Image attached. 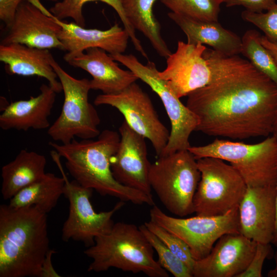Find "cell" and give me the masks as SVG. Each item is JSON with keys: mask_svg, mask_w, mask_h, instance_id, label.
<instances>
[{"mask_svg": "<svg viewBox=\"0 0 277 277\" xmlns=\"http://www.w3.org/2000/svg\"><path fill=\"white\" fill-rule=\"evenodd\" d=\"M272 135L277 138V116L274 123V128Z\"/></svg>", "mask_w": 277, "mask_h": 277, "instance_id": "cell-39", "label": "cell"}, {"mask_svg": "<svg viewBox=\"0 0 277 277\" xmlns=\"http://www.w3.org/2000/svg\"><path fill=\"white\" fill-rule=\"evenodd\" d=\"M274 258L275 262V267L270 270L268 273V276L269 277H277V251L275 254Z\"/></svg>", "mask_w": 277, "mask_h": 277, "instance_id": "cell-38", "label": "cell"}, {"mask_svg": "<svg viewBox=\"0 0 277 277\" xmlns=\"http://www.w3.org/2000/svg\"><path fill=\"white\" fill-rule=\"evenodd\" d=\"M276 185L248 186L239 206L240 233L256 243L272 242Z\"/></svg>", "mask_w": 277, "mask_h": 277, "instance_id": "cell-17", "label": "cell"}, {"mask_svg": "<svg viewBox=\"0 0 277 277\" xmlns=\"http://www.w3.org/2000/svg\"><path fill=\"white\" fill-rule=\"evenodd\" d=\"M47 161L35 151L23 149L15 158L2 168L1 193L10 200L19 191L44 176Z\"/></svg>", "mask_w": 277, "mask_h": 277, "instance_id": "cell-23", "label": "cell"}, {"mask_svg": "<svg viewBox=\"0 0 277 277\" xmlns=\"http://www.w3.org/2000/svg\"><path fill=\"white\" fill-rule=\"evenodd\" d=\"M51 65L57 74L64 92L61 112L48 129L47 134L55 142L66 144L75 137L92 139L101 133V120L95 107L89 101L90 80L76 78L54 59Z\"/></svg>", "mask_w": 277, "mask_h": 277, "instance_id": "cell-7", "label": "cell"}, {"mask_svg": "<svg viewBox=\"0 0 277 277\" xmlns=\"http://www.w3.org/2000/svg\"><path fill=\"white\" fill-rule=\"evenodd\" d=\"M275 224L273 237L272 242L275 246L277 247V182L276 185V197L275 204Z\"/></svg>", "mask_w": 277, "mask_h": 277, "instance_id": "cell-37", "label": "cell"}, {"mask_svg": "<svg viewBox=\"0 0 277 277\" xmlns=\"http://www.w3.org/2000/svg\"><path fill=\"white\" fill-rule=\"evenodd\" d=\"M196 161L201 173L193 198L196 215H222L239 208L248 187L239 172L219 158Z\"/></svg>", "mask_w": 277, "mask_h": 277, "instance_id": "cell-8", "label": "cell"}, {"mask_svg": "<svg viewBox=\"0 0 277 277\" xmlns=\"http://www.w3.org/2000/svg\"><path fill=\"white\" fill-rule=\"evenodd\" d=\"M206 47L179 41L175 52L166 58L167 66L159 75L180 98L208 85L212 74L203 56Z\"/></svg>", "mask_w": 277, "mask_h": 277, "instance_id": "cell-13", "label": "cell"}, {"mask_svg": "<svg viewBox=\"0 0 277 277\" xmlns=\"http://www.w3.org/2000/svg\"><path fill=\"white\" fill-rule=\"evenodd\" d=\"M1 44H24L41 49L64 50L58 38L61 27L50 12L27 0L18 7L14 19Z\"/></svg>", "mask_w": 277, "mask_h": 277, "instance_id": "cell-16", "label": "cell"}, {"mask_svg": "<svg viewBox=\"0 0 277 277\" xmlns=\"http://www.w3.org/2000/svg\"><path fill=\"white\" fill-rule=\"evenodd\" d=\"M47 214L35 206H0V277H41L49 248Z\"/></svg>", "mask_w": 277, "mask_h": 277, "instance_id": "cell-2", "label": "cell"}, {"mask_svg": "<svg viewBox=\"0 0 277 277\" xmlns=\"http://www.w3.org/2000/svg\"><path fill=\"white\" fill-rule=\"evenodd\" d=\"M120 140V133L105 129L101 132L96 140L77 141L74 138L66 144L49 142V145L65 159L69 174L83 187L123 202L153 206V196L125 186L114 177L111 160L117 150Z\"/></svg>", "mask_w": 277, "mask_h": 277, "instance_id": "cell-3", "label": "cell"}, {"mask_svg": "<svg viewBox=\"0 0 277 277\" xmlns=\"http://www.w3.org/2000/svg\"><path fill=\"white\" fill-rule=\"evenodd\" d=\"M144 225L192 271L195 260L189 246L183 240L151 220L145 222Z\"/></svg>", "mask_w": 277, "mask_h": 277, "instance_id": "cell-30", "label": "cell"}, {"mask_svg": "<svg viewBox=\"0 0 277 277\" xmlns=\"http://www.w3.org/2000/svg\"><path fill=\"white\" fill-rule=\"evenodd\" d=\"M156 251L159 264L175 277H193L191 270L144 224L139 226Z\"/></svg>", "mask_w": 277, "mask_h": 277, "instance_id": "cell-29", "label": "cell"}, {"mask_svg": "<svg viewBox=\"0 0 277 277\" xmlns=\"http://www.w3.org/2000/svg\"><path fill=\"white\" fill-rule=\"evenodd\" d=\"M262 35L254 29L248 30L241 38L242 53L250 63L277 85V65L268 50L262 44Z\"/></svg>", "mask_w": 277, "mask_h": 277, "instance_id": "cell-27", "label": "cell"}, {"mask_svg": "<svg viewBox=\"0 0 277 277\" xmlns=\"http://www.w3.org/2000/svg\"><path fill=\"white\" fill-rule=\"evenodd\" d=\"M200 177L196 160L188 150L157 157L149 174L151 188L161 202L181 217L194 212L193 198Z\"/></svg>", "mask_w": 277, "mask_h": 277, "instance_id": "cell-5", "label": "cell"}, {"mask_svg": "<svg viewBox=\"0 0 277 277\" xmlns=\"http://www.w3.org/2000/svg\"><path fill=\"white\" fill-rule=\"evenodd\" d=\"M171 12L199 21H218L223 0H160Z\"/></svg>", "mask_w": 277, "mask_h": 277, "instance_id": "cell-28", "label": "cell"}, {"mask_svg": "<svg viewBox=\"0 0 277 277\" xmlns=\"http://www.w3.org/2000/svg\"><path fill=\"white\" fill-rule=\"evenodd\" d=\"M188 150L196 160L214 157L229 162L248 187L276 184L277 138L272 135L254 144L216 138Z\"/></svg>", "mask_w": 277, "mask_h": 277, "instance_id": "cell-6", "label": "cell"}, {"mask_svg": "<svg viewBox=\"0 0 277 277\" xmlns=\"http://www.w3.org/2000/svg\"><path fill=\"white\" fill-rule=\"evenodd\" d=\"M39 93L27 100L9 104L0 115V128L27 131L30 129L43 130L50 125V115L57 93L48 84H42Z\"/></svg>", "mask_w": 277, "mask_h": 277, "instance_id": "cell-20", "label": "cell"}, {"mask_svg": "<svg viewBox=\"0 0 277 277\" xmlns=\"http://www.w3.org/2000/svg\"><path fill=\"white\" fill-rule=\"evenodd\" d=\"M23 0H0V19L8 28L12 23L17 9Z\"/></svg>", "mask_w": 277, "mask_h": 277, "instance_id": "cell-34", "label": "cell"}, {"mask_svg": "<svg viewBox=\"0 0 277 277\" xmlns=\"http://www.w3.org/2000/svg\"><path fill=\"white\" fill-rule=\"evenodd\" d=\"M54 59L49 49L18 43L0 45V61L5 64L7 73L44 77L55 92L59 93L63 88L51 65Z\"/></svg>", "mask_w": 277, "mask_h": 277, "instance_id": "cell-21", "label": "cell"}, {"mask_svg": "<svg viewBox=\"0 0 277 277\" xmlns=\"http://www.w3.org/2000/svg\"><path fill=\"white\" fill-rule=\"evenodd\" d=\"M256 245L240 233L226 234L206 256L195 260L193 277H238L248 266Z\"/></svg>", "mask_w": 277, "mask_h": 277, "instance_id": "cell-15", "label": "cell"}, {"mask_svg": "<svg viewBox=\"0 0 277 277\" xmlns=\"http://www.w3.org/2000/svg\"><path fill=\"white\" fill-rule=\"evenodd\" d=\"M120 140L111 160L115 179L121 184L152 196L145 138L132 130L124 120L118 129Z\"/></svg>", "mask_w": 277, "mask_h": 277, "instance_id": "cell-14", "label": "cell"}, {"mask_svg": "<svg viewBox=\"0 0 277 277\" xmlns=\"http://www.w3.org/2000/svg\"><path fill=\"white\" fill-rule=\"evenodd\" d=\"M55 251L49 249L42 265L41 277H60L61 275L54 269L52 263V256Z\"/></svg>", "mask_w": 277, "mask_h": 277, "instance_id": "cell-35", "label": "cell"}, {"mask_svg": "<svg viewBox=\"0 0 277 277\" xmlns=\"http://www.w3.org/2000/svg\"><path fill=\"white\" fill-rule=\"evenodd\" d=\"M96 1L105 3L114 9L122 22L124 29L128 32L134 48L144 57L148 58L141 41L136 36L135 30L126 18L121 0H61L50 9V12L60 20L71 18L76 24L84 27L85 21L82 12L83 7L87 2Z\"/></svg>", "mask_w": 277, "mask_h": 277, "instance_id": "cell-26", "label": "cell"}, {"mask_svg": "<svg viewBox=\"0 0 277 277\" xmlns=\"http://www.w3.org/2000/svg\"><path fill=\"white\" fill-rule=\"evenodd\" d=\"M168 15L186 34L188 43L208 45L229 55L241 53V38L224 28L218 21L194 19L172 12Z\"/></svg>", "mask_w": 277, "mask_h": 277, "instance_id": "cell-22", "label": "cell"}, {"mask_svg": "<svg viewBox=\"0 0 277 277\" xmlns=\"http://www.w3.org/2000/svg\"><path fill=\"white\" fill-rule=\"evenodd\" d=\"M111 55L115 61L126 66L138 79L147 84L163 103L170 122L171 131L168 144L161 156L188 150L191 146L189 137L196 130L198 118L181 102L166 81L159 76L155 63L148 61L144 65L132 54L118 53Z\"/></svg>", "mask_w": 277, "mask_h": 277, "instance_id": "cell-10", "label": "cell"}, {"mask_svg": "<svg viewBox=\"0 0 277 277\" xmlns=\"http://www.w3.org/2000/svg\"><path fill=\"white\" fill-rule=\"evenodd\" d=\"M157 0H121L129 23L149 41L162 57L167 58L172 52L161 33V26L154 16L152 8Z\"/></svg>", "mask_w": 277, "mask_h": 277, "instance_id": "cell-25", "label": "cell"}, {"mask_svg": "<svg viewBox=\"0 0 277 277\" xmlns=\"http://www.w3.org/2000/svg\"><path fill=\"white\" fill-rule=\"evenodd\" d=\"M261 42L270 52L277 65V43L270 42L264 35H262Z\"/></svg>", "mask_w": 277, "mask_h": 277, "instance_id": "cell-36", "label": "cell"}, {"mask_svg": "<svg viewBox=\"0 0 277 277\" xmlns=\"http://www.w3.org/2000/svg\"><path fill=\"white\" fill-rule=\"evenodd\" d=\"M150 220L183 240L195 260L206 256L223 235L240 233L239 208L222 215L184 218L169 216L154 204L150 210Z\"/></svg>", "mask_w": 277, "mask_h": 277, "instance_id": "cell-11", "label": "cell"}, {"mask_svg": "<svg viewBox=\"0 0 277 277\" xmlns=\"http://www.w3.org/2000/svg\"><path fill=\"white\" fill-rule=\"evenodd\" d=\"M94 104L117 109L132 130L150 141L157 157L162 155L170 132L160 120L148 94L136 82L117 93L97 95Z\"/></svg>", "mask_w": 277, "mask_h": 277, "instance_id": "cell-12", "label": "cell"}, {"mask_svg": "<svg viewBox=\"0 0 277 277\" xmlns=\"http://www.w3.org/2000/svg\"><path fill=\"white\" fill-rule=\"evenodd\" d=\"M242 19L250 23L260 30L270 42L277 43V4L264 13L245 10L241 13Z\"/></svg>", "mask_w": 277, "mask_h": 277, "instance_id": "cell-31", "label": "cell"}, {"mask_svg": "<svg viewBox=\"0 0 277 277\" xmlns=\"http://www.w3.org/2000/svg\"><path fill=\"white\" fill-rule=\"evenodd\" d=\"M153 250L139 227L120 222L109 233L96 237L94 244L84 253L92 260L88 272L115 268L149 277H168V272L154 260Z\"/></svg>", "mask_w": 277, "mask_h": 277, "instance_id": "cell-4", "label": "cell"}, {"mask_svg": "<svg viewBox=\"0 0 277 277\" xmlns=\"http://www.w3.org/2000/svg\"><path fill=\"white\" fill-rule=\"evenodd\" d=\"M65 180L52 173H46L43 177L19 191L8 204L14 208L30 206L37 207L47 214L56 205L64 193Z\"/></svg>", "mask_w": 277, "mask_h": 277, "instance_id": "cell-24", "label": "cell"}, {"mask_svg": "<svg viewBox=\"0 0 277 277\" xmlns=\"http://www.w3.org/2000/svg\"><path fill=\"white\" fill-rule=\"evenodd\" d=\"M271 251L270 243H257L255 252L248 266L238 277H261L264 262Z\"/></svg>", "mask_w": 277, "mask_h": 277, "instance_id": "cell-32", "label": "cell"}, {"mask_svg": "<svg viewBox=\"0 0 277 277\" xmlns=\"http://www.w3.org/2000/svg\"><path fill=\"white\" fill-rule=\"evenodd\" d=\"M66 62L89 73L92 77L91 89L100 90L102 94L117 93L138 80L130 70L121 69L110 54L99 48L87 49Z\"/></svg>", "mask_w": 277, "mask_h": 277, "instance_id": "cell-19", "label": "cell"}, {"mask_svg": "<svg viewBox=\"0 0 277 277\" xmlns=\"http://www.w3.org/2000/svg\"><path fill=\"white\" fill-rule=\"evenodd\" d=\"M46 1H56L57 0H46Z\"/></svg>", "mask_w": 277, "mask_h": 277, "instance_id": "cell-40", "label": "cell"}, {"mask_svg": "<svg viewBox=\"0 0 277 277\" xmlns=\"http://www.w3.org/2000/svg\"><path fill=\"white\" fill-rule=\"evenodd\" d=\"M51 15L62 28L58 38L67 51L64 56L65 61L90 48H99L113 55L123 53L127 47L129 34L117 23L104 30L86 29L75 22L67 23Z\"/></svg>", "mask_w": 277, "mask_h": 277, "instance_id": "cell-18", "label": "cell"}, {"mask_svg": "<svg viewBox=\"0 0 277 277\" xmlns=\"http://www.w3.org/2000/svg\"><path fill=\"white\" fill-rule=\"evenodd\" d=\"M51 156L65 180L63 194L69 203L68 216L62 229V239L83 242L87 247L93 245L96 237L106 234L111 230L114 214L125 204L120 201L109 211L96 212L90 202L93 189L83 187L75 180L69 181L60 161L61 156L53 150Z\"/></svg>", "mask_w": 277, "mask_h": 277, "instance_id": "cell-9", "label": "cell"}, {"mask_svg": "<svg viewBox=\"0 0 277 277\" xmlns=\"http://www.w3.org/2000/svg\"><path fill=\"white\" fill-rule=\"evenodd\" d=\"M203 56L211 81L188 95L186 102L199 120L195 131L239 140L272 134L277 116V85L238 55L206 48Z\"/></svg>", "mask_w": 277, "mask_h": 277, "instance_id": "cell-1", "label": "cell"}, {"mask_svg": "<svg viewBox=\"0 0 277 277\" xmlns=\"http://www.w3.org/2000/svg\"><path fill=\"white\" fill-rule=\"evenodd\" d=\"M223 3L227 7L241 6L247 10L261 12L275 5L276 0H223Z\"/></svg>", "mask_w": 277, "mask_h": 277, "instance_id": "cell-33", "label": "cell"}]
</instances>
